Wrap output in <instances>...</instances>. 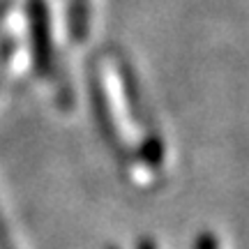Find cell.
I'll list each match as a JSON object with an SVG mask.
<instances>
[{"instance_id": "cell-1", "label": "cell", "mask_w": 249, "mask_h": 249, "mask_svg": "<svg viewBox=\"0 0 249 249\" xmlns=\"http://www.w3.org/2000/svg\"><path fill=\"white\" fill-rule=\"evenodd\" d=\"M90 90L108 148L124 180L136 189H152L169 166L166 141L152 123L134 76L118 49H102L90 62Z\"/></svg>"}, {"instance_id": "cell-2", "label": "cell", "mask_w": 249, "mask_h": 249, "mask_svg": "<svg viewBox=\"0 0 249 249\" xmlns=\"http://www.w3.org/2000/svg\"><path fill=\"white\" fill-rule=\"evenodd\" d=\"M14 21L17 18L12 7L0 9V90L7 86L14 74L23 70L26 60V46L21 44V33Z\"/></svg>"}, {"instance_id": "cell-3", "label": "cell", "mask_w": 249, "mask_h": 249, "mask_svg": "<svg viewBox=\"0 0 249 249\" xmlns=\"http://www.w3.org/2000/svg\"><path fill=\"white\" fill-rule=\"evenodd\" d=\"M194 249H224V245L214 233H203V235L198 238V242H196Z\"/></svg>"}, {"instance_id": "cell-4", "label": "cell", "mask_w": 249, "mask_h": 249, "mask_svg": "<svg viewBox=\"0 0 249 249\" xmlns=\"http://www.w3.org/2000/svg\"><path fill=\"white\" fill-rule=\"evenodd\" d=\"M113 249H118V247H113ZM136 249H160V245L152 240V238H148V240H141L139 245H136Z\"/></svg>"}]
</instances>
